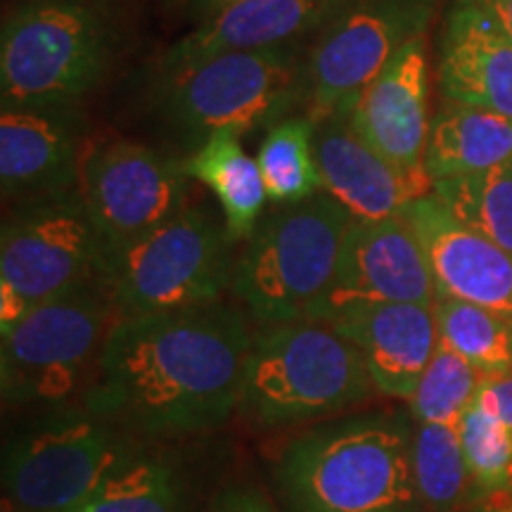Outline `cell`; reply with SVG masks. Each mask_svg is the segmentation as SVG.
<instances>
[{
    "instance_id": "1",
    "label": "cell",
    "mask_w": 512,
    "mask_h": 512,
    "mask_svg": "<svg viewBox=\"0 0 512 512\" xmlns=\"http://www.w3.org/2000/svg\"><path fill=\"white\" fill-rule=\"evenodd\" d=\"M254 332L219 302L119 318L86 408L147 437L214 430L240 406Z\"/></svg>"
},
{
    "instance_id": "2",
    "label": "cell",
    "mask_w": 512,
    "mask_h": 512,
    "mask_svg": "<svg viewBox=\"0 0 512 512\" xmlns=\"http://www.w3.org/2000/svg\"><path fill=\"white\" fill-rule=\"evenodd\" d=\"M287 512H425L413 434L396 413H358L297 434L273 465Z\"/></svg>"
},
{
    "instance_id": "3",
    "label": "cell",
    "mask_w": 512,
    "mask_h": 512,
    "mask_svg": "<svg viewBox=\"0 0 512 512\" xmlns=\"http://www.w3.org/2000/svg\"><path fill=\"white\" fill-rule=\"evenodd\" d=\"M377 392L361 351L320 320L261 325L249 351L240 408L280 430L366 403Z\"/></svg>"
},
{
    "instance_id": "4",
    "label": "cell",
    "mask_w": 512,
    "mask_h": 512,
    "mask_svg": "<svg viewBox=\"0 0 512 512\" xmlns=\"http://www.w3.org/2000/svg\"><path fill=\"white\" fill-rule=\"evenodd\" d=\"M354 216L328 192L280 204L235 259L230 290L259 325L306 320L335 275Z\"/></svg>"
},
{
    "instance_id": "5",
    "label": "cell",
    "mask_w": 512,
    "mask_h": 512,
    "mask_svg": "<svg viewBox=\"0 0 512 512\" xmlns=\"http://www.w3.org/2000/svg\"><path fill=\"white\" fill-rule=\"evenodd\" d=\"M299 102H306V55L294 43L230 50L164 74V117L200 143L221 131L273 128Z\"/></svg>"
},
{
    "instance_id": "6",
    "label": "cell",
    "mask_w": 512,
    "mask_h": 512,
    "mask_svg": "<svg viewBox=\"0 0 512 512\" xmlns=\"http://www.w3.org/2000/svg\"><path fill=\"white\" fill-rule=\"evenodd\" d=\"M100 278H110V254L81 190L12 204L0 233V332Z\"/></svg>"
},
{
    "instance_id": "7",
    "label": "cell",
    "mask_w": 512,
    "mask_h": 512,
    "mask_svg": "<svg viewBox=\"0 0 512 512\" xmlns=\"http://www.w3.org/2000/svg\"><path fill=\"white\" fill-rule=\"evenodd\" d=\"M121 313L110 278L31 306L3 332L0 377L8 403H60L95 373L100 351Z\"/></svg>"
},
{
    "instance_id": "8",
    "label": "cell",
    "mask_w": 512,
    "mask_h": 512,
    "mask_svg": "<svg viewBox=\"0 0 512 512\" xmlns=\"http://www.w3.org/2000/svg\"><path fill=\"white\" fill-rule=\"evenodd\" d=\"M110 36L81 3L43 0L12 12L0 38L3 107H72L105 76Z\"/></svg>"
},
{
    "instance_id": "9",
    "label": "cell",
    "mask_w": 512,
    "mask_h": 512,
    "mask_svg": "<svg viewBox=\"0 0 512 512\" xmlns=\"http://www.w3.org/2000/svg\"><path fill=\"white\" fill-rule=\"evenodd\" d=\"M230 242L228 230L209 211L188 207L110 256V285L121 318L219 302L233 285Z\"/></svg>"
},
{
    "instance_id": "10",
    "label": "cell",
    "mask_w": 512,
    "mask_h": 512,
    "mask_svg": "<svg viewBox=\"0 0 512 512\" xmlns=\"http://www.w3.org/2000/svg\"><path fill=\"white\" fill-rule=\"evenodd\" d=\"M117 425L93 411L48 418L5 446V512H76L133 456Z\"/></svg>"
},
{
    "instance_id": "11",
    "label": "cell",
    "mask_w": 512,
    "mask_h": 512,
    "mask_svg": "<svg viewBox=\"0 0 512 512\" xmlns=\"http://www.w3.org/2000/svg\"><path fill=\"white\" fill-rule=\"evenodd\" d=\"M441 0H356L318 31L306 55V117L349 114L406 43L425 36Z\"/></svg>"
},
{
    "instance_id": "12",
    "label": "cell",
    "mask_w": 512,
    "mask_h": 512,
    "mask_svg": "<svg viewBox=\"0 0 512 512\" xmlns=\"http://www.w3.org/2000/svg\"><path fill=\"white\" fill-rule=\"evenodd\" d=\"M79 190L110 256L190 207L185 164L126 138L83 143Z\"/></svg>"
},
{
    "instance_id": "13",
    "label": "cell",
    "mask_w": 512,
    "mask_h": 512,
    "mask_svg": "<svg viewBox=\"0 0 512 512\" xmlns=\"http://www.w3.org/2000/svg\"><path fill=\"white\" fill-rule=\"evenodd\" d=\"M437 302L430 264L406 216L351 219L332 283L306 320L328 323L337 313L361 304Z\"/></svg>"
},
{
    "instance_id": "14",
    "label": "cell",
    "mask_w": 512,
    "mask_h": 512,
    "mask_svg": "<svg viewBox=\"0 0 512 512\" xmlns=\"http://www.w3.org/2000/svg\"><path fill=\"white\" fill-rule=\"evenodd\" d=\"M430 264L437 294L512 320V254L460 221L434 192L403 209Z\"/></svg>"
},
{
    "instance_id": "15",
    "label": "cell",
    "mask_w": 512,
    "mask_h": 512,
    "mask_svg": "<svg viewBox=\"0 0 512 512\" xmlns=\"http://www.w3.org/2000/svg\"><path fill=\"white\" fill-rule=\"evenodd\" d=\"M349 124L377 155L408 171L425 169L430 138V74L425 36L406 43L349 112Z\"/></svg>"
},
{
    "instance_id": "16",
    "label": "cell",
    "mask_w": 512,
    "mask_h": 512,
    "mask_svg": "<svg viewBox=\"0 0 512 512\" xmlns=\"http://www.w3.org/2000/svg\"><path fill=\"white\" fill-rule=\"evenodd\" d=\"M313 145L323 192L335 197L354 219H389L430 195L427 171H408L384 159L354 131L349 114L313 121Z\"/></svg>"
},
{
    "instance_id": "17",
    "label": "cell",
    "mask_w": 512,
    "mask_h": 512,
    "mask_svg": "<svg viewBox=\"0 0 512 512\" xmlns=\"http://www.w3.org/2000/svg\"><path fill=\"white\" fill-rule=\"evenodd\" d=\"M81 150L72 107H3L0 183L5 204L79 190Z\"/></svg>"
},
{
    "instance_id": "18",
    "label": "cell",
    "mask_w": 512,
    "mask_h": 512,
    "mask_svg": "<svg viewBox=\"0 0 512 512\" xmlns=\"http://www.w3.org/2000/svg\"><path fill=\"white\" fill-rule=\"evenodd\" d=\"M361 351L375 389L392 399L411 401L427 363L439 347L434 306L384 302L361 304L328 320Z\"/></svg>"
},
{
    "instance_id": "19",
    "label": "cell",
    "mask_w": 512,
    "mask_h": 512,
    "mask_svg": "<svg viewBox=\"0 0 512 512\" xmlns=\"http://www.w3.org/2000/svg\"><path fill=\"white\" fill-rule=\"evenodd\" d=\"M354 3L356 0H233L214 10V17L200 29L166 50L164 74L230 50L287 46L325 29Z\"/></svg>"
},
{
    "instance_id": "20",
    "label": "cell",
    "mask_w": 512,
    "mask_h": 512,
    "mask_svg": "<svg viewBox=\"0 0 512 512\" xmlns=\"http://www.w3.org/2000/svg\"><path fill=\"white\" fill-rule=\"evenodd\" d=\"M437 74L453 105L512 117V38L472 0H456L448 10Z\"/></svg>"
},
{
    "instance_id": "21",
    "label": "cell",
    "mask_w": 512,
    "mask_h": 512,
    "mask_svg": "<svg viewBox=\"0 0 512 512\" xmlns=\"http://www.w3.org/2000/svg\"><path fill=\"white\" fill-rule=\"evenodd\" d=\"M508 159H512V117L451 105L432 119L425 150V169L432 181L479 174Z\"/></svg>"
},
{
    "instance_id": "22",
    "label": "cell",
    "mask_w": 512,
    "mask_h": 512,
    "mask_svg": "<svg viewBox=\"0 0 512 512\" xmlns=\"http://www.w3.org/2000/svg\"><path fill=\"white\" fill-rule=\"evenodd\" d=\"M183 164L188 176L207 185L219 200L223 228L228 230L230 240L238 242L252 238L259 226L268 192L259 162L247 155L240 136L230 131L214 133Z\"/></svg>"
},
{
    "instance_id": "23",
    "label": "cell",
    "mask_w": 512,
    "mask_h": 512,
    "mask_svg": "<svg viewBox=\"0 0 512 512\" xmlns=\"http://www.w3.org/2000/svg\"><path fill=\"white\" fill-rule=\"evenodd\" d=\"M439 342L463 356L484 377L512 373V320L484 306L437 294Z\"/></svg>"
},
{
    "instance_id": "24",
    "label": "cell",
    "mask_w": 512,
    "mask_h": 512,
    "mask_svg": "<svg viewBox=\"0 0 512 512\" xmlns=\"http://www.w3.org/2000/svg\"><path fill=\"white\" fill-rule=\"evenodd\" d=\"M256 162L275 204L304 202L323 192L309 117H287L268 128Z\"/></svg>"
},
{
    "instance_id": "25",
    "label": "cell",
    "mask_w": 512,
    "mask_h": 512,
    "mask_svg": "<svg viewBox=\"0 0 512 512\" xmlns=\"http://www.w3.org/2000/svg\"><path fill=\"white\" fill-rule=\"evenodd\" d=\"M432 192L460 221L512 254V159L479 174L441 178Z\"/></svg>"
},
{
    "instance_id": "26",
    "label": "cell",
    "mask_w": 512,
    "mask_h": 512,
    "mask_svg": "<svg viewBox=\"0 0 512 512\" xmlns=\"http://www.w3.org/2000/svg\"><path fill=\"white\" fill-rule=\"evenodd\" d=\"M183 491L176 470L159 458L133 453L76 512H181Z\"/></svg>"
},
{
    "instance_id": "27",
    "label": "cell",
    "mask_w": 512,
    "mask_h": 512,
    "mask_svg": "<svg viewBox=\"0 0 512 512\" xmlns=\"http://www.w3.org/2000/svg\"><path fill=\"white\" fill-rule=\"evenodd\" d=\"M413 472L425 512H456L472 479L458 427L418 425L413 434Z\"/></svg>"
},
{
    "instance_id": "28",
    "label": "cell",
    "mask_w": 512,
    "mask_h": 512,
    "mask_svg": "<svg viewBox=\"0 0 512 512\" xmlns=\"http://www.w3.org/2000/svg\"><path fill=\"white\" fill-rule=\"evenodd\" d=\"M482 382L484 375L475 366H470L463 356L439 342L411 396L415 422L458 427L467 408L475 403Z\"/></svg>"
},
{
    "instance_id": "29",
    "label": "cell",
    "mask_w": 512,
    "mask_h": 512,
    "mask_svg": "<svg viewBox=\"0 0 512 512\" xmlns=\"http://www.w3.org/2000/svg\"><path fill=\"white\" fill-rule=\"evenodd\" d=\"M472 482L486 494H512V434L475 399L458 425Z\"/></svg>"
},
{
    "instance_id": "30",
    "label": "cell",
    "mask_w": 512,
    "mask_h": 512,
    "mask_svg": "<svg viewBox=\"0 0 512 512\" xmlns=\"http://www.w3.org/2000/svg\"><path fill=\"white\" fill-rule=\"evenodd\" d=\"M477 401L501 420V425L512 434V373L484 377L477 392Z\"/></svg>"
},
{
    "instance_id": "31",
    "label": "cell",
    "mask_w": 512,
    "mask_h": 512,
    "mask_svg": "<svg viewBox=\"0 0 512 512\" xmlns=\"http://www.w3.org/2000/svg\"><path fill=\"white\" fill-rule=\"evenodd\" d=\"M209 512H275V508L256 486H228L214 498Z\"/></svg>"
},
{
    "instance_id": "32",
    "label": "cell",
    "mask_w": 512,
    "mask_h": 512,
    "mask_svg": "<svg viewBox=\"0 0 512 512\" xmlns=\"http://www.w3.org/2000/svg\"><path fill=\"white\" fill-rule=\"evenodd\" d=\"M512 38V0H472Z\"/></svg>"
},
{
    "instance_id": "33",
    "label": "cell",
    "mask_w": 512,
    "mask_h": 512,
    "mask_svg": "<svg viewBox=\"0 0 512 512\" xmlns=\"http://www.w3.org/2000/svg\"><path fill=\"white\" fill-rule=\"evenodd\" d=\"M496 498L484 505L482 512H512V494H494Z\"/></svg>"
},
{
    "instance_id": "34",
    "label": "cell",
    "mask_w": 512,
    "mask_h": 512,
    "mask_svg": "<svg viewBox=\"0 0 512 512\" xmlns=\"http://www.w3.org/2000/svg\"><path fill=\"white\" fill-rule=\"evenodd\" d=\"M200 3L204 5V8H209V10H219V8H223V5L233 3V0H200Z\"/></svg>"
},
{
    "instance_id": "35",
    "label": "cell",
    "mask_w": 512,
    "mask_h": 512,
    "mask_svg": "<svg viewBox=\"0 0 512 512\" xmlns=\"http://www.w3.org/2000/svg\"><path fill=\"white\" fill-rule=\"evenodd\" d=\"M69 3H79V0H69Z\"/></svg>"
}]
</instances>
